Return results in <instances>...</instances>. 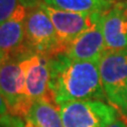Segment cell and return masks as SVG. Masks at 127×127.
<instances>
[{
	"instance_id": "cell-4",
	"label": "cell",
	"mask_w": 127,
	"mask_h": 127,
	"mask_svg": "<svg viewBox=\"0 0 127 127\" xmlns=\"http://www.w3.org/2000/svg\"><path fill=\"white\" fill-rule=\"evenodd\" d=\"M58 108L64 127H108L119 119V110L104 101L69 102Z\"/></svg>"
},
{
	"instance_id": "cell-10",
	"label": "cell",
	"mask_w": 127,
	"mask_h": 127,
	"mask_svg": "<svg viewBox=\"0 0 127 127\" xmlns=\"http://www.w3.org/2000/svg\"><path fill=\"white\" fill-rule=\"evenodd\" d=\"M101 19V18H100ZM106 52L100 20L71 41L63 54L74 61L98 62Z\"/></svg>"
},
{
	"instance_id": "cell-15",
	"label": "cell",
	"mask_w": 127,
	"mask_h": 127,
	"mask_svg": "<svg viewBox=\"0 0 127 127\" xmlns=\"http://www.w3.org/2000/svg\"><path fill=\"white\" fill-rule=\"evenodd\" d=\"M108 127H127V117L123 116L122 118H119Z\"/></svg>"
},
{
	"instance_id": "cell-11",
	"label": "cell",
	"mask_w": 127,
	"mask_h": 127,
	"mask_svg": "<svg viewBox=\"0 0 127 127\" xmlns=\"http://www.w3.org/2000/svg\"><path fill=\"white\" fill-rule=\"evenodd\" d=\"M23 122L27 127H64L59 108L50 95L35 101Z\"/></svg>"
},
{
	"instance_id": "cell-3",
	"label": "cell",
	"mask_w": 127,
	"mask_h": 127,
	"mask_svg": "<svg viewBox=\"0 0 127 127\" xmlns=\"http://www.w3.org/2000/svg\"><path fill=\"white\" fill-rule=\"evenodd\" d=\"M98 68L107 101L127 117V49L106 51Z\"/></svg>"
},
{
	"instance_id": "cell-7",
	"label": "cell",
	"mask_w": 127,
	"mask_h": 127,
	"mask_svg": "<svg viewBox=\"0 0 127 127\" xmlns=\"http://www.w3.org/2000/svg\"><path fill=\"white\" fill-rule=\"evenodd\" d=\"M22 65L26 77L25 101L30 110L35 101L50 95L49 58L39 54L28 52L22 57Z\"/></svg>"
},
{
	"instance_id": "cell-16",
	"label": "cell",
	"mask_w": 127,
	"mask_h": 127,
	"mask_svg": "<svg viewBox=\"0 0 127 127\" xmlns=\"http://www.w3.org/2000/svg\"><path fill=\"white\" fill-rule=\"evenodd\" d=\"M13 127H27V126L21 119L13 117Z\"/></svg>"
},
{
	"instance_id": "cell-13",
	"label": "cell",
	"mask_w": 127,
	"mask_h": 127,
	"mask_svg": "<svg viewBox=\"0 0 127 127\" xmlns=\"http://www.w3.org/2000/svg\"><path fill=\"white\" fill-rule=\"evenodd\" d=\"M23 0H0V25L6 21Z\"/></svg>"
},
{
	"instance_id": "cell-14",
	"label": "cell",
	"mask_w": 127,
	"mask_h": 127,
	"mask_svg": "<svg viewBox=\"0 0 127 127\" xmlns=\"http://www.w3.org/2000/svg\"><path fill=\"white\" fill-rule=\"evenodd\" d=\"M12 116L10 114V110H9V106L5 101L4 96L2 95L1 91H0V122L9 120Z\"/></svg>"
},
{
	"instance_id": "cell-18",
	"label": "cell",
	"mask_w": 127,
	"mask_h": 127,
	"mask_svg": "<svg viewBox=\"0 0 127 127\" xmlns=\"http://www.w3.org/2000/svg\"><path fill=\"white\" fill-rule=\"evenodd\" d=\"M113 4L114 3H122V2H127V0H112Z\"/></svg>"
},
{
	"instance_id": "cell-1",
	"label": "cell",
	"mask_w": 127,
	"mask_h": 127,
	"mask_svg": "<svg viewBox=\"0 0 127 127\" xmlns=\"http://www.w3.org/2000/svg\"><path fill=\"white\" fill-rule=\"evenodd\" d=\"M98 62L74 61L65 54L50 57L49 93L55 104L107 100Z\"/></svg>"
},
{
	"instance_id": "cell-6",
	"label": "cell",
	"mask_w": 127,
	"mask_h": 127,
	"mask_svg": "<svg viewBox=\"0 0 127 127\" xmlns=\"http://www.w3.org/2000/svg\"><path fill=\"white\" fill-rule=\"evenodd\" d=\"M39 4L53 23L63 53L71 41L92 27L95 22L100 20L102 16L101 13H76L59 10L46 4L40 0Z\"/></svg>"
},
{
	"instance_id": "cell-8",
	"label": "cell",
	"mask_w": 127,
	"mask_h": 127,
	"mask_svg": "<svg viewBox=\"0 0 127 127\" xmlns=\"http://www.w3.org/2000/svg\"><path fill=\"white\" fill-rule=\"evenodd\" d=\"M28 4L23 1L14 14L0 25V52L4 57H14L30 52L26 46V17Z\"/></svg>"
},
{
	"instance_id": "cell-9",
	"label": "cell",
	"mask_w": 127,
	"mask_h": 127,
	"mask_svg": "<svg viewBox=\"0 0 127 127\" xmlns=\"http://www.w3.org/2000/svg\"><path fill=\"white\" fill-rule=\"evenodd\" d=\"M106 51L127 49V2L114 3L100 19Z\"/></svg>"
},
{
	"instance_id": "cell-17",
	"label": "cell",
	"mask_w": 127,
	"mask_h": 127,
	"mask_svg": "<svg viewBox=\"0 0 127 127\" xmlns=\"http://www.w3.org/2000/svg\"><path fill=\"white\" fill-rule=\"evenodd\" d=\"M0 127H13V117H11L9 120L0 122Z\"/></svg>"
},
{
	"instance_id": "cell-5",
	"label": "cell",
	"mask_w": 127,
	"mask_h": 127,
	"mask_svg": "<svg viewBox=\"0 0 127 127\" xmlns=\"http://www.w3.org/2000/svg\"><path fill=\"white\" fill-rule=\"evenodd\" d=\"M23 55L4 57L0 62V91L7 103L10 114L19 119H23L29 111L25 101Z\"/></svg>"
},
{
	"instance_id": "cell-19",
	"label": "cell",
	"mask_w": 127,
	"mask_h": 127,
	"mask_svg": "<svg viewBox=\"0 0 127 127\" xmlns=\"http://www.w3.org/2000/svg\"><path fill=\"white\" fill-rule=\"evenodd\" d=\"M3 58H4V56H3V54H2L1 52H0V62H1Z\"/></svg>"
},
{
	"instance_id": "cell-2",
	"label": "cell",
	"mask_w": 127,
	"mask_h": 127,
	"mask_svg": "<svg viewBox=\"0 0 127 127\" xmlns=\"http://www.w3.org/2000/svg\"><path fill=\"white\" fill-rule=\"evenodd\" d=\"M28 4L26 17V46L32 53L48 58L63 54L55 28L39 0H26Z\"/></svg>"
},
{
	"instance_id": "cell-12",
	"label": "cell",
	"mask_w": 127,
	"mask_h": 127,
	"mask_svg": "<svg viewBox=\"0 0 127 127\" xmlns=\"http://www.w3.org/2000/svg\"><path fill=\"white\" fill-rule=\"evenodd\" d=\"M59 10L76 13H105L113 5L112 0H40Z\"/></svg>"
}]
</instances>
